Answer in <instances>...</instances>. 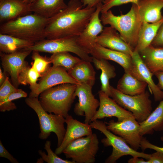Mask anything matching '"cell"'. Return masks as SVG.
<instances>
[{
	"label": "cell",
	"mask_w": 163,
	"mask_h": 163,
	"mask_svg": "<svg viewBox=\"0 0 163 163\" xmlns=\"http://www.w3.org/2000/svg\"><path fill=\"white\" fill-rule=\"evenodd\" d=\"M83 7L80 0H70L65 9L49 18L45 29L46 38L54 39L79 36L96 9Z\"/></svg>",
	"instance_id": "cell-1"
},
{
	"label": "cell",
	"mask_w": 163,
	"mask_h": 163,
	"mask_svg": "<svg viewBox=\"0 0 163 163\" xmlns=\"http://www.w3.org/2000/svg\"><path fill=\"white\" fill-rule=\"evenodd\" d=\"M49 18L30 14L0 25V33L34 43L46 38L45 29Z\"/></svg>",
	"instance_id": "cell-2"
},
{
	"label": "cell",
	"mask_w": 163,
	"mask_h": 163,
	"mask_svg": "<svg viewBox=\"0 0 163 163\" xmlns=\"http://www.w3.org/2000/svg\"><path fill=\"white\" fill-rule=\"evenodd\" d=\"M103 25L108 24L118 31L122 39L134 50L137 44L142 21L136 5L132 4L129 11L125 14L115 15L110 10L101 13Z\"/></svg>",
	"instance_id": "cell-3"
},
{
	"label": "cell",
	"mask_w": 163,
	"mask_h": 163,
	"mask_svg": "<svg viewBox=\"0 0 163 163\" xmlns=\"http://www.w3.org/2000/svg\"><path fill=\"white\" fill-rule=\"evenodd\" d=\"M76 84L66 83L48 88L39 95V101L43 109L49 113L65 118L75 98Z\"/></svg>",
	"instance_id": "cell-4"
},
{
	"label": "cell",
	"mask_w": 163,
	"mask_h": 163,
	"mask_svg": "<svg viewBox=\"0 0 163 163\" xmlns=\"http://www.w3.org/2000/svg\"><path fill=\"white\" fill-rule=\"evenodd\" d=\"M26 104L33 110L38 117L40 133L39 138L46 139L51 132L54 133L57 139V146L61 144L66 132L64 127L65 118L52 113H48L41 106L38 97H29L25 100Z\"/></svg>",
	"instance_id": "cell-5"
},
{
	"label": "cell",
	"mask_w": 163,
	"mask_h": 163,
	"mask_svg": "<svg viewBox=\"0 0 163 163\" xmlns=\"http://www.w3.org/2000/svg\"><path fill=\"white\" fill-rule=\"evenodd\" d=\"M89 124L92 129L101 132L105 136V138L101 140L104 145L112 147V153L106 159L105 163H116L120 158L127 155L142 158L147 160L149 159L151 154L139 152L133 149L122 137L117 136L107 129L105 123L97 120L92 121Z\"/></svg>",
	"instance_id": "cell-6"
},
{
	"label": "cell",
	"mask_w": 163,
	"mask_h": 163,
	"mask_svg": "<svg viewBox=\"0 0 163 163\" xmlns=\"http://www.w3.org/2000/svg\"><path fill=\"white\" fill-rule=\"evenodd\" d=\"M110 89V97L120 106L131 112L139 123L144 121L152 112V102L147 91L130 95L120 92L111 85Z\"/></svg>",
	"instance_id": "cell-7"
},
{
	"label": "cell",
	"mask_w": 163,
	"mask_h": 163,
	"mask_svg": "<svg viewBox=\"0 0 163 163\" xmlns=\"http://www.w3.org/2000/svg\"><path fill=\"white\" fill-rule=\"evenodd\" d=\"M78 37H66L54 39H44L37 42L31 46L23 50L54 53L67 52L72 53L81 59L92 62V57L85 51L78 43Z\"/></svg>",
	"instance_id": "cell-8"
},
{
	"label": "cell",
	"mask_w": 163,
	"mask_h": 163,
	"mask_svg": "<svg viewBox=\"0 0 163 163\" xmlns=\"http://www.w3.org/2000/svg\"><path fill=\"white\" fill-rule=\"evenodd\" d=\"M99 142L96 134L92 133L70 143L63 150L66 158L75 163H94L99 150Z\"/></svg>",
	"instance_id": "cell-9"
},
{
	"label": "cell",
	"mask_w": 163,
	"mask_h": 163,
	"mask_svg": "<svg viewBox=\"0 0 163 163\" xmlns=\"http://www.w3.org/2000/svg\"><path fill=\"white\" fill-rule=\"evenodd\" d=\"M92 87L81 83L77 85L74 96L78 97V102L75 105L74 112L78 116H85L84 123L89 124L100 105V101L92 93Z\"/></svg>",
	"instance_id": "cell-10"
},
{
	"label": "cell",
	"mask_w": 163,
	"mask_h": 163,
	"mask_svg": "<svg viewBox=\"0 0 163 163\" xmlns=\"http://www.w3.org/2000/svg\"><path fill=\"white\" fill-rule=\"evenodd\" d=\"M109 130L123 138L130 147L135 150L140 147L142 136L140 126L134 117L127 118L121 121L111 120L105 123Z\"/></svg>",
	"instance_id": "cell-11"
},
{
	"label": "cell",
	"mask_w": 163,
	"mask_h": 163,
	"mask_svg": "<svg viewBox=\"0 0 163 163\" xmlns=\"http://www.w3.org/2000/svg\"><path fill=\"white\" fill-rule=\"evenodd\" d=\"M32 52L22 50L11 53L0 52V59L4 71L8 73L13 85L16 88L20 84L18 80L20 73L28 66L25 59Z\"/></svg>",
	"instance_id": "cell-12"
},
{
	"label": "cell",
	"mask_w": 163,
	"mask_h": 163,
	"mask_svg": "<svg viewBox=\"0 0 163 163\" xmlns=\"http://www.w3.org/2000/svg\"><path fill=\"white\" fill-rule=\"evenodd\" d=\"M102 3L98 5L92 14L89 22L77 38L78 44L85 51L90 54L95 44L97 37L102 31L104 27L99 17Z\"/></svg>",
	"instance_id": "cell-13"
},
{
	"label": "cell",
	"mask_w": 163,
	"mask_h": 163,
	"mask_svg": "<svg viewBox=\"0 0 163 163\" xmlns=\"http://www.w3.org/2000/svg\"><path fill=\"white\" fill-rule=\"evenodd\" d=\"M66 83L76 85L81 84L72 77L63 67L53 66L41 77L36 89L33 93L30 94L29 97H38L40 94L46 90Z\"/></svg>",
	"instance_id": "cell-14"
},
{
	"label": "cell",
	"mask_w": 163,
	"mask_h": 163,
	"mask_svg": "<svg viewBox=\"0 0 163 163\" xmlns=\"http://www.w3.org/2000/svg\"><path fill=\"white\" fill-rule=\"evenodd\" d=\"M131 57L132 63L130 72L139 80L147 83L155 101L163 100V91L154 83L152 78L153 73L144 62L139 53L134 49Z\"/></svg>",
	"instance_id": "cell-15"
},
{
	"label": "cell",
	"mask_w": 163,
	"mask_h": 163,
	"mask_svg": "<svg viewBox=\"0 0 163 163\" xmlns=\"http://www.w3.org/2000/svg\"><path fill=\"white\" fill-rule=\"evenodd\" d=\"M98 95L100 105L92 121L107 117H116L118 121L129 118L134 117L131 112L120 106L101 90L98 91Z\"/></svg>",
	"instance_id": "cell-16"
},
{
	"label": "cell",
	"mask_w": 163,
	"mask_h": 163,
	"mask_svg": "<svg viewBox=\"0 0 163 163\" xmlns=\"http://www.w3.org/2000/svg\"><path fill=\"white\" fill-rule=\"evenodd\" d=\"M65 120L67 124L66 132L61 144L55 151L57 155L62 153L63 150L72 141L93 133L89 124L81 122L69 115L65 118Z\"/></svg>",
	"instance_id": "cell-17"
},
{
	"label": "cell",
	"mask_w": 163,
	"mask_h": 163,
	"mask_svg": "<svg viewBox=\"0 0 163 163\" xmlns=\"http://www.w3.org/2000/svg\"><path fill=\"white\" fill-rule=\"evenodd\" d=\"M96 42L105 48L121 52L132 56L134 50L122 39L116 30L111 26L104 28Z\"/></svg>",
	"instance_id": "cell-18"
},
{
	"label": "cell",
	"mask_w": 163,
	"mask_h": 163,
	"mask_svg": "<svg viewBox=\"0 0 163 163\" xmlns=\"http://www.w3.org/2000/svg\"><path fill=\"white\" fill-rule=\"evenodd\" d=\"M29 4L23 0H0V23L31 14Z\"/></svg>",
	"instance_id": "cell-19"
},
{
	"label": "cell",
	"mask_w": 163,
	"mask_h": 163,
	"mask_svg": "<svg viewBox=\"0 0 163 163\" xmlns=\"http://www.w3.org/2000/svg\"><path fill=\"white\" fill-rule=\"evenodd\" d=\"M90 54L92 57L98 59L113 61L121 66L125 72H130L132 59L129 55L105 48L96 43Z\"/></svg>",
	"instance_id": "cell-20"
},
{
	"label": "cell",
	"mask_w": 163,
	"mask_h": 163,
	"mask_svg": "<svg viewBox=\"0 0 163 163\" xmlns=\"http://www.w3.org/2000/svg\"><path fill=\"white\" fill-rule=\"evenodd\" d=\"M67 6L64 0H35L29 4L31 12L47 18L53 17Z\"/></svg>",
	"instance_id": "cell-21"
},
{
	"label": "cell",
	"mask_w": 163,
	"mask_h": 163,
	"mask_svg": "<svg viewBox=\"0 0 163 163\" xmlns=\"http://www.w3.org/2000/svg\"><path fill=\"white\" fill-rule=\"evenodd\" d=\"M137 5L142 22L155 23L163 17L161 12L163 8V0H139Z\"/></svg>",
	"instance_id": "cell-22"
},
{
	"label": "cell",
	"mask_w": 163,
	"mask_h": 163,
	"mask_svg": "<svg viewBox=\"0 0 163 163\" xmlns=\"http://www.w3.org/2000/svg\"><path fill=\"white\" fill-rule=\"evenodd\" d=\"M147 83L139 80L129 72H125L119 80L117 89L120 92L127 95H135L145 91Z\"/></svg>",
	"instance_id": "cell-23"
},
{
	"label": "cell",
	"mask_w": 163,
	"mask_h": 163,
	"mask_svg": "<svg viewBox=\"0 0 163 163\" xmlns=\"http://www.w3.org/2000/svg\"><path fill=\"white\" fill-rule=\"evenodd\" d=\"M141 136L152 134L154 131H163V99L144 121L139 123Z\"/></svg>",
	"instance_id": "cell-24"
},
{
	"label": "cell",
	"mask_w": 163,
	"mask_h": 163,
	"mask_svg": "<svg viewBox=\"0 0 163 163\" xmlns=\"http://www.w3.org/2000/svg\"><path fill=\"white\" fill-rule=\"evenodd\" d=\"M139 53L151 72L163 71V47L150 45Z\"/></svg>",
	"instance_id": "cell-25"
},
{
	"label": "cell",
	"mask_w": 163,
	"mask_h": 163,
	"mask_svg": "<svg viewBox=\"0 0 163 163\" xmlns=\"http://www.w3.org/2000/svg\"><path fill=\"white\" fill-rule=\"evenodd\" d=\"M68 72L72 77L80 83L92 87L94 84L96 72L90 62L83 60Z\"/></svg>",
	"instance_id": "cell-26"
},
{
	"label": "cell",
	"mask_w": 163,
	"mask_h": 163,
	"mask_svg": "<svg viewBox=\"0 0 163 163\" xmlns=\"http://www.w3.org/2000/svg\"><path fill=\"white\" fill-rule=\"evenodd\" d=\"M163 23V17L159 21L153 23L142 22L135 49L140 53L151 45L158 30Z\"/></svg>",
	"instance_id": "cell-27"
},
{
	"label": "cell",
	"mask_w": 163,
	"mask_h": 163,
	"mask_svg": "<svg viewBox=\"0 0 163 163\" xmlns=\"http://www.w3.org/2000/svg\"><path fill=\"white\" fill-rule=\"evenodd\" d=\"M92 57V62L97 70H100L101 74L100 79L101 83V90L110 96V85L109 80L115 78L116 75L115 69L114 66L109 63L107 60L98 59Z\"/></svg>",
	"instance_id": "cell-28"
},
{
	"label": "cell",
	"mask_w": 163,
	"mask_h": 163,
	"mask_svg": "<svg viewBox=\"0 0 163 163\" xmlns=\"http://www.w3.org/2000/svg\"><path fill=\"white\" fill-rule=\"evenodd\" d=\"M34 43L10 35L0 33V51L11 53L31 46Z\"/></svg>",
	"instance_id": "cell-29"
},
{
	"label": "cell",
	"mask_w": 163,
	"mask_h": 163,
	"mask_svg": "<svg viewBox=\"0 0 163 163\" xmlns=\"http://www.w3.org/2000/svg\"><path fill=\"white\" fill-rule=\"evenodd\" d=\"M50 59L53 66L62 67L67 72L83 60L67 52L53 53Z\"/></svg>",
	"instance_id": "cell-30"
},
{
	"label": "cell",
	"mask_w": 163,
	"mask_h": 163,
	"mask_svg": "<svg viewBox=\"0 0 163 163\" xmlns=\"http://www.w3.org/2000/svg\"><path fill=\"white\" fill-rule=\"evenodd\" d=\"M40 77V75L37 71L28 66L20 73L18 80L20 84L30 85L31 90L30 93H32L37 89L38 85L37 82Z\"/></svg>",
	"instance_id": "cell-31"
},
{
	"label": "cell",
	"mask_w": 163,
	"mask_h": 163,
	"mask_svg": "<svg viewBox=\"0 0 163 163\" xmlns=\"http://www.w3.org/2000/svg\"><path fill=\"white\" fill-rule=\"evenodd\" d=\"M39 52L32 51V58L34 61L32 67L35 69L40 75H44L51 67V63L50 57L43 56L40 55Z\"/></svg>",
	"instance_id": "cell-32"
},
{
	"label": "cell",
	"mask_w": 163,
	"mask_h": 163,
	"mask_svg": "<svg viewBox=\"0 0 163 163\" xmlns=\"http://www.w3.org/2000/svg\"><path fill=\"white\" fill-rule=\"evenodd\" d=\"M51 145L50 141H46L44 145V149L46 151L47 155L41 150H39L38 151L39 155L44 161L47 163H75L72 160H64L59 158L51 149Z\"/></svg>",
	"instance_id": "cell-33"
},
{
	"label": "cell",
	"mask_w": 163,
	"mask_h": 163,
	"mask_svg": "<svg viewBox=\"0 0 163 163\" xmlns=\"http://www.w3.org/2000/svg\"><path fill=\"white\" fill-rule=\"evenodd\" d=\"M27 96V93L21 89H19L18 91L12 93L8 97L7 101L0 105V111L5 112L16 109V105L12 101L21 98L26 97Z\"/></svg>",
	"instance_id": "cell-34"
},
{
	"label": "cell",
	"mask_w": 163,
	"mask_h": 163,
	"mask_svg": "<svg viewBox=\"0 0 163 163\" xmlns=\"http://www.w3.org/2000/svg\"><path fill=\"white\" fill-rule=\"evenodd\" d=\"M19 90L10 82L7 77L0 87V105L5 103L7 100L9 96L12 93Z\"/></svg>",
	"instance_id": "cell-35"
},
{
	"label": "cell",
	"mask_w": 163,
	"mask_h": 163,
	"mask_svg": "<svg viewBox=\"0 0 163 163\" xmlns=\"http://www.w3.org/2000/svg\"><path fill=\"white\" fill-rule=\"evenodd\" d=\"M139 0H104L102 2V6L101 13L107 11L113 7L118 6L129 3L137 5Z\"/></svg>",
	"instance_id": "cell-36"
},
{
	"label": "cell",
	"mask_w": 163,
	"mask_h": 163,
	"mask_svg": "<svg viewBox=\"0 0 163 163\" xmlns=\"http://www.w3.org/2000/svg\"><path fill=\"white\" fill-rule=\"evenodd\" d=\"M140 148L143 151L147 149H153L156 151L160 152L163 154V147H160L151 143L145 137H142L141 143Z\"/></svg>",
	"instance_id": "cell-37"
},
{
	"label": "cell",
	"mask_w": 163,
	"mask_h": 163,
	"mask_svg": "<svg viewBox=\"0 0 163 163\" xmlns=\"http://www.w3.org/2000/svg\"><path fill=\"white\" fill-rule=\"evenodd\" d=\"M151 45L155 47H163V23L159 28Z\"/></svg>",
	"instance_id": "cell-38"
},
{
	"label": "cell",
	"mask_w": 163,
	"mask_h": 163,
	"mask_svg": "<svg viewBox=\"0 0 163 163\" xmlns=\"http://www.w3.org/2000/svg\"><path fill=\"white\" fill-rule=\"evenodd\" d=\"M0 157L6 158L12 163H19L17 159L15 158L5 149L1 140H0Z\"/></svg>",
	"instance_id": "cell-39"
},
{
	"label": "cell",
	"mask_w": 163,
	"mask_h": 163,
	"mask_svg": "<svg viewBox=\"0 0 163 163\" xmlns=\"http://www.w3.org/2000/svg\"><path fill=\"white\" fill-rule=\"evenodd\" d=\"M147 160L149 163H163V154L156 151L151 154L149 159Z\"/></svg>",
	"instance_id": "cell-40"
},
{
	"label": "cell",
	"mask_w": 163,
	"mask_h": 163,
	"mask_svg": "<svg viewBox=\"0 0 163 163\" xmlns=\"http://www.w3.org/2000/svg\"><path fill=\"white\" fill-rule=\"evenodd\" d=\"M104 0H80L84 7L96 8L99 4L102 3Z\"/></svg>",
	"instance_id": "cell-41"
},
{
	"label": "cell",
	"mask_w": 163,
	"mask_h": 163,
	"mask_svg": "<svg viewBox=\"0 0 163 163\" xmlns=\"http://www.w3.org/2000/svg\"><path fill=\"white\" fill-rule=\"evenodd\" d=\"M153 73L158 79V86L161 90H163V71H158Z\"/></svg>",
	"instance_id": "cell-42"
},
{
	"label": "cell",
	"mask_w": 163,
	"mask_h": 163,
	"mask_svg": "<svg viewBox=\"0 0 163 163\" xmlns=\"http://www.w3.org/2000/svg\"><path fill=\"white\" fill-rule=\"evenodd\" d=\"M139 157H133L129 160L128 162L129 163H149L147 161L145 160L143 158H139Z\"/></svg>",
	"instance_id": "cell-43"
},
{
	"label": "cell",
	"mask_w": 163,
	"mask_h": 163,
	"mask_svg": "<svg viewBox=\"0 0 163 163\" xmlns=\"http://www.w3.org/2000/svg\"><path fill=\"white\" fill-rule=\"evenodd\" d=\"M6 73L3 71H2L0 68V86L1 85L5 82L7 77Z\"/></svg>",
	"instance_id": "cell-44"
},
{
	"label": "cell",
	"mask_w": 163,
	"mask_h": 163,
	"mask_svg": "<svg viewBox=\"0 0 163 163\" xmlns=\"http://www.w3.org/2000/svg\"><path fill=\"white\" fill-rule=\"evenodd\" d=\"M43 161L42 159L40 158V159H38L37 163H43Z\"/></svg>",
	"instance_id": "cell-45"
},
{
	"label": "cell",
	"mask_w": 163,
	"mask_h": 163,
	"mask_svg": "<svg viewBox=\"0 0 163 163\" xmlns=\"http://www.w3.org/2000/svg\"><path fill=\"white\" fill-rule=\"evenodd\" d=\"M25 2H26L30 4V2L31 0H23Z\"/></svg>",
	"instance_id": "cell-46"
},
{
	"label": "cell",
	"mask_w": 163,
	"mask_h": 163,
	"mask_svg": "<svg viewBox=\"0 0 163 163\" xmlns=\"http://www.w3.org/2000/svg\"><path fill=\"white\" fill-rule=\"evenodd\" d=\"M161 141H163V136L161 137Z\"/></svg>",
	"instance_id": "cell-47"
},
{
	"label": "cell",
	"mask_w": 163,
	"mask_h": 163,
	"mask_svg": "<svg viewBox=\"0 0 163 163\" xmlns=\"http://www.w3.org/2000/svg\"><path fill=\"white\" fill-rule=\"evenodd\" d=\"M35 0H31V1H30V3L33 2V1H34Z\"/></svg>",
	"instance_id": "cell-48"
}]
</instances>
